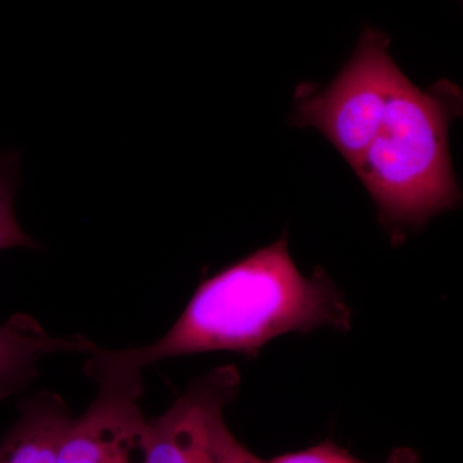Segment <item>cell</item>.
Masks as SVG:
<instances>
[{
  "label": "cell",
  "instance_id": "30bf717a",
  "mask_svg": "<svg viewBox=\"0 0 463 463\" xmlns=\"http://www.w3.org/2000/svg\"><path fill=\"white\" fill-rule=\"evenodd\" d=\"M213 450L215 463H269L259 458L240 443L224 421V414L216 417L213 425Z\"/></svg>",
  "mask_w": 463,
  "mask_h": 463
},
{
  "label": "cell",
  "instance_id": "6da1fadb",
  "mask_svg": "<svg viewBox=\"0 0 463 463\" xmlns=\"http://www.w3.org/2000/svg\"><path fill=\"white\" fill-rule=\"evenodd\" d=\"M352 309L330 277L300 273L288 239L258 250L201 283L175 325L156 343L100 350L112 364L143 371L174 356L232 352L257 356L282 335L318 328L346 332Z\"/></svg>",
  "mask_w": 463,
  "mask_h": 463
},
{
  "label": "cell",
  "instance_id": "ba28073f",
  "mask_svg": "<svg viewBox=\"0 0 463 463\" xmlns=\"http://www.w3.org/2000/svg\"><path fill=\"white\" fill-rule=\"evenodd\" d=\"M269 463H367L355 458L347 450L332 443L322 441L298 452L286 453L268 461ZM421 457L413 448L398 447L389 453L388 458L383 463H420Z\"/></svg>",
  "mask_w": 463,
  "mask_h": 463
},
{
  "label": "cell",
  "instance_id": "3957f363",
  "mask_svg": "<svg viewBox=\"0 0 463 463\" xmlns=\"http://www.w3.org/2000/svg\"><path fill=\"white\" fill-rule=\"evenodd\" d=\"M380 30L362 33L354 54L334 83L298 99L295 123L315 127L353 167L379 133L392 91L403 72Z\"/></svg>",
  "mask_w": 463,
  "mask_h": 463
},
{
  "label": "cell",
  "instance_id": "9c48e42d",
  "mask_svg": "<svg viewBox=\"0 0 463 463\" xmlns=\"http://www.w3.org/2000/svg\"><path fill=\"white\" fill-rule=\"evenodd\" d=\"M9 166L0 160V251L33 246V241L20 227L14 214V182Z\"/></svg>",
  "mask_w": 463,
  "mask_h": 463
},
{
  "label": "cell",
  "instance_id": "7a4b0ae2",
  "mask_svg": "<svg viewBox=\"0 0 463 463\" xmlns=\"http://www.w3.org/2000/svg\"><path fill=\"white\" fill-rule=\"evenodd\" d=\"M457 103L449 85L422 90L402 76L379 133L353 167L394 242L458 203L448 148Z\"/></svg>",
  "mask_w": 463,
  "mask_h": 463
},
{
  "label": "cell",
  "instance_id": "52a82bcc",
  "mask_svg": "<svg viewBox=\"0 0 463 463\" xmlns=\"http://www.w3.org/2000/svg\"><path fill=\"white\" fill-rule=\"evenodd\" d=\"M72 417L57 394L43 392L20 404V417L0 443V463H58Z\"/></svg>",
  "mask_w": 463,
  "mask_h": 463
},
{
  "label": "cell",
  "instance_id": "8992f818",
  "mask_svg": "<svg viewBox=\"0 0 463 463\" xmlns=\"http://www.w3.org/2000/svg\"><path fill=\"white\" fill-rule=\"evenodd\" d=\"M97 346L83 336L53 337L35 319L17 315L0 325V399L16 394L38 373L45 355L61 352L88 353Z\"/></svg>",
  "mask_w": 463,
  "mask_h": 463
},
{
  "label": "cell",
  "instance_id": "277c9868",
  "mask_svg": "<svg viewBox=\"0 0 463 463\" xmlns=\"http://www.w3.org/2000/svg\"><path fill=\"white\" fill-rule=\"evenodd\" d=\"M85 373L99 392L90 408L70 422L58 463H146L142 371L112 364L96 349Z\"/></svg>",
  "mask_w": 463,
  "mask_h": 463
},
{
  "label": "cell",
  "instance_id": "5b68a950",
  "mask_svg": "<svg viewBox=\"0 0 463 463\" xmlns=\"http://www.w3.org/2000/svg\"><path fill=\"white\" fill-rule=\"evenodd\" d=\"M240 385L239 368L232 364L194 381L165 413L147 421L146 463H215L213 425Z\"/></svg>",
  "mask_w": 463,
  "mask_h": 463
}]
</instances>
